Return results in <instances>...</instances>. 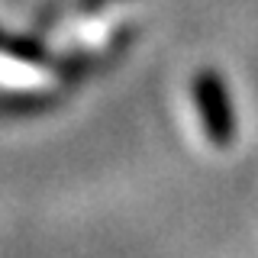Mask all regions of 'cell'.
I'll use <instances>...</instances> for the list:
<instances>
[{
  "label": "cell",
  "mask_w": 258,
  "mask_h": 258,
  "mask_svg": "<svg viewBox=\"0 0 258 258\" xmlns=\"http://www.w3.org/2000/svg\"><path fill=\"white\" fill-rule=\"evenodd\" d=\"M197 107H200V116H204V126H207L210 139L216 145L232 142V136H236V116H232L229 97H226L223 84L216 81V75H200V81H197Z\"/></svg>",
  "instance_id": "1"
}]
</instances>
